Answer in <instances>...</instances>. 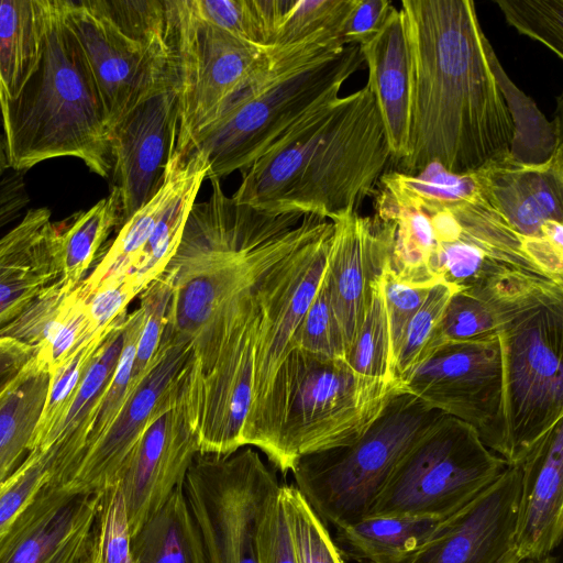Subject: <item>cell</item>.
<instances>
[{
	"label": "cell",
	"mask_w": 563,
	"mask_h": 563,
	"mask_svg": "<svg viewBox=\"0 0 563 563\" xmlns=\"http://www.w3.org/2000/svg\"><path fill=\"white\" fill-rule=\"evenodd\" d=\"M30 202L21 173L7 174L0 183V235L15 224Z\"/></svg>",
	"instance_id": "816d5d0a"
},
{
	"label": "cell",
	"mask_w": 563,
	"mask_h": 563,
	"mask_svg": "<svg viewBox=\"0 0 563 563\" xmlns=\"http://www.w3.org/2000/svg\"><path fill=\"white\" fill-rule=\"evenodd\" d=\"M47 0H0V103L16 98L38 66Z\"/></svg>",
	"instance_id": "cb8c5ba5"
},
{
	"label": "cell",
	"mask_w": 563,
	"mask_h": 563,
	"mask_svg": "<svg viewBox=\"0 0 563 563\" xmlns=\"http://www.w3.org/2000/svg\"><path fill=\"white\" fill-rule=\"evenodd\" d=\"M9 169L8 157L5 153L4 142L0 137V183L7 175V170Z\"/></svg>",
	"instance_id": "11a10c76"
},
{
	"label": "cell",
	"mask_w": 563,
	"mask_h": 563,
	"mask_svg": "<svg viewBox=\"0 0 563 563\" xmlns=\"http://www.w3.org/2000/svg\"><path fill=\"white\" fill-rule=\"evenodd\" d=\"M520 294L501 292L489 286L456 290L440 323L441 341H466L498 334L512 313Z\"/></svg>",
	"instance_id": "1f68e13d"
},
{
	"label": "cell",
	"mask_w": 563,
	"mask_h": 563,
	"mask_svg": "<svg viewBox=\"0 0 563 563\" xmlns=\"http://www.w3.org/2000/svg\"><path fill=\"white\" fill-rule=\"evenodd\" d=\"M100 494L48 482L0 539V563H87Z\"/></svg>",
	"instance_id": "e0dca14e"
},
{
	"label": "cell",
	"mask_w": 563,
	"mask_h": 563,
	"mask_svg": "<svg viewBox=\"0 0 563 563\" xmlns=\"http://www.w3.org/2000/svg\"><path fill=\"white\" fill-rule=\"evenodd\" d=\"M139 295L130 279H125L101 285L84 296L91 328L99 330L117 322L128 313L129 303Z\"/></svg>",
	"instance_id": "c3c4849f"
},
{
	"label": "cell",
	"mask_w": 563,
	"mask_h": 563,
	"mask_svg": "<svg viewBox=\"0 0 563 563\" xmlns=\"http://www.w3.org/2000/svg\"><path fill=\"white\" fill-rule=\"evenodd\" d=\"M508 465L472 427L445 416L399 462L367 516L444 519L472 501Z\"/></svg>",
	"instance_id": "30bf717a"
},
{
	"label": "cell",
	"mask_w": 563,
	"mask_h": 563,
	"mask_svg": "<svg viewBox=\"0 0 563 563\" xmlns=\"http://www.w3.org/2000/svg\"><path fill=\"white\" fill-rule=\"evenodd\" d=\"M48 383L47 368L33 356L0 393V484L30 452Z\"/></svg>",
	"instance_id": "d4e9b609"
},
{
	"label": "cell",
	"mask_w": 563,
	"mask_h": 563,
	"mask_svg": "<svg viewBox=\"0 0 563 563\" xmlns=\"http://www.w3.org/2000/svg\"><path fill=\"white\" fill-rule=\"evenodd\" d=\"M177 133L178 107L173 88L141 102L112 128L110 176L120 195L121 224L163 186Z\"/></svg>",
	"instance_id": "ac0fdd59"
},
{
	"label": "cell",
	"mask_w": 563,
	"mask_h": 563,
	"mask_svg": "<svg viewBox=\"0 0 563 563\" xmlns=\"http://www.w3.org/2000/svg\"><path fill=\"white\" fill-rule=\"evenodd\" d=\"M380 284L389 323L393 367L401 343L405 329L435 284H410L399 279L390 269L385 268Z\"/></svg>",
	"instance_id": "bcb514c9"
},
{
	"label": "cell",
	"mask_w": 563,
	"mask_h": 563,
	"mask_svg": "<svg viewBox=\"0 0 563 563\" xmlns=\"http://www.w3.org/2000/svg\"><path fill=\"white\" fill-rule=\"evenodd\" d=\"M183 485L132 536L134 563H207Z\"/></svg>",
	"instance_id": "484cf974"
},
{
	"label": "cell",
	"mask_w": 563,
	"mask_h": 563,
	"mask_svg": "<svg viewBox=\"0 0 563 563\" xmlns=\"http://www.w3.org/2000/svg\"><path fill=\"white\" fill-rule=\"evenodd\" d=\"M394 7L389 0H356L342 31L343 45H362L384 26Z\"/></svg>",
	"instance_id": "681fc988"
},
{
	"label": "cell",
	"mask_w": 563,
	"mask_h": 563,
	"mask_svg": "<svg viewBox=\"0 0 563 563\" xmlns=\"http://www.w3.org/2000/svg\"><path fill=\"white\" fill-rule=\"evenodd\" d=\"M520 563H559V559L554 555H550L541 560H523Z\"/></svg>",
	"instance_id": "9f6ffc18"
},
{
	"label": "cell",
	"mask_w": 563,
	"mask_h": 563,
	"mask_svg": "<svg viewBox=\"0 0 563 563\" xmlns=\"http://www.w3.org/2000/svg\"><path fill=\"white\" fill-rule=\"evenodd\" d=\"M521 479L515 542L518 556L552 555L563 534V420L548 430L517 463Z\"/></svg>",
	"instance_id": "ffe728a7"
},
{
	"label": "cell",
	"mask_w": 563,
	"mask_h": 563,
	"mask_svg": "<svg viewBox=\"0 0 563 563\" xmlns=\"http://www.w3.org/2000/svg\"><path fill=\"white\" fill-rule=\"evenodd\" d=\"M59 230L47 223L0 268V329L11 322L36 295L60 276Z\"/></svg>",
	"instance_id": "83f0119b"
},
{
	"label": "cell",
	"mask_w": 563,
	"mask_h": 563,
	"mask_svg": "<svg viewBox=\"0 0 563 563\" xmlns=\"http://www.w3.org/2000/svg\"><path fill=\"white\" fill-rule=\"evenodd\" d=\"M362 62L358 45L341 42L274 47L268 62L194 139L186 156L203 155L207 179L246 169L311 110L338 97Z\"/></svg>",
	"instance_id": "5b68a950"
},
{
	"label": "cell",
	"mask_w": 563,
	"mask_h": 563,
	"mask_svg": "<svg viewBox=\"0 0 563 563\" xmlns=\"http://www.w3.org/2000/svg\"><path fill=\"white\" fill-rule=\"evenodd\" d=\"M73 289L59 278L56 279L40 291L18 317L0 329V338L18 341L35 351L44 341Z\"/></svg>",
	"instance_id": "ee69618b"
},
{
	"label": "cell",
	"mask_w": 563,
	"mask_h": 563,
	"mask_svg": "<svg viewBox=\"0 0 563 563\" xmlns=\"http://www.w3.org/2000/svg\"><path fill=\"white\" fill-rule=\"evenodd\" d=\"M280 496L297 563H345L324 522L299 490L282 485Z\"/></svg>",
	"instance_id": "8d00e7d4"
},
{
	"label": "cell",
	"mask_w": 563,
	"mask_h": 563,
	"mask_svg": "<svg viewBox=\"0 0 563 563\" xmlns=\"http://www.w3.org/2000/svg\"><path fill=\"white\" fill-rule=\"evenodd\" d=\"M455 286L438 280L429 290L422 305L407 324L399 345L393 379L399 386L442 341L440 323Z\"/></svg>",
	"instance_id": "e575fe53"
},
{
	"label": "cell",
	"mask_w": 563,
	"mask_h": 563,
	"mask_svg": "<svg viewBox=\"0 0 563 563\" xmlns=\"http://www.w3.org/2000/svg\"><path fill=\"white\" fill-rule=\"evenodd\" d=\"M206 21L261 47H272L276 0H190Z\"/></svg>",
	"instance_id": "d590c367"
},
{
	"label": "cell",
	"mask_w": 563,
	"mask_h": 563,
	"mask_svg": "<svg viewBox=\"0 0 563 563\" xmlns=\"http://www.w3.org/2000/svg\"><path fill=\"white\" fill-rule=\"evenodd\" d=\"M368 67L367 86L375 99L390 155L404 161L409 154L410 57L400 10L393 9L382 30L360 45Z\"/></svg>",
	"instance_id": "7402d4cb"
},
{
	"label": "cell",
	"mask_w": 563,
	"mask_h": 563,
	"mask_svg": "<svg viewBox=\"0 0 563 563\" xmlns=\"http://www.w3.org/2000/svg\"><path fill=\"white\" fill-rule=\"evenodd\" d=\"M166 35L177 96L175 151L186 156L229 98L269 59L274 47L244 42L201 18L190 0H165Z\"/></svg>",
	"instance_id": "8fae6325"
},
{
	"label": "cell",
	"mask_w": 563,
	"mask_h": 563,
	"mask_svg": "<svg viewBox=\"0 0 563 563\" xmlns=\"http://www.w3.org/2000/svg\"><path fill=\"white\" fill-rule=\"evenodd\" d=\"M489 58L514 126L510 158L526 165L545 163L563 146L561 114L549 121L534 101L511 81L494 48Z\"/></svg>",
	"instance_id": "f1b7e54d"
},
{
	"label": "cell",
	"mask_w": 563,
	"mask_h": 563,
	"mask_svg": "<svg viewBox=\"0 0 563 563\" xmlns=\"http://www.w3.org/2000/svg\"><path fill=\"white\" fill-rule=\"evenodd\" d=\"M521 473L510 464L479 495L442 519L407 563H520L515 530Z\"/></svg>",
	"instance_id": "2e32d148"
},
{
	"label": "cell",
	"mask_w": 563,
	"mask_h": 563,
	"mask_svg": "<svg viewBox=\"0 0 563 563\" xmlns=\"http://www.w3.org/2000/svg\"><path fill=\"white\" fill-rule=\"evenodd\" d=\"M399 387L472 427L483 443L503 457L504 383L498 334L442 342Z\"/></svg>",
	"instance_id": "4fadbf2b"
},
{
	"label": "cell",
	"mask_w": 563,
	"mask_h": 563,
	"mask_svg": "<svg viewBox=\"0 0 563 563\" xmlns=\"http://www.w3.org/2000/svg\"><path fill=\"white\" fill-rule=\"evenodd\" d=\"M195 202L163 275L170 286L166 323L190 344L218 313L327 220L271 214L235 202L220 179Z\"/></svg>",
	"instance_id": "3957f363"
},
{
	"label": "cell",
	"mask_w": 563,
	"mask_h": 563,
	"mask_svg": "<svg viewBox=\"0 0 563 563\" xmlns=\"http://www.w3.org/2000/svg\"><path fill=\"white\" fill-rule=\"evenodd\" d=\"M188 374L177 397L146 428L121 472L119 483L131 536L184 484L200 452L188 399Z\"/></svg>",
	"instance_id": "9a60e30c"
},
{
	"label": "cell",
	"mask_w": 563,
	"mask_h": 563,
	"mask_svg": "<svg viewBox=\"0 0 563 563\" xmlns=\"http://www.w3.org/2000/svg\"><path fill=\"white\" fill-rule=\"evenodd\" d=\"M120 225V195L111 187L107 197L88 210L77 213L66 230L58 232L60 282L70 288L77 287L86 278L111 232Z\"/></svg>",
	"instance_id": "f546056e"
},
{
	"label": "cell",
	"mask_w": 563,
	"mask_h": 563,
	"mask_svg": "<svg viewBox=\"0 0 563 563\" xmlns=\"http://www.w3.org/2000/svg\"><path fill=\"white\" fill-rule=\"evenodd\" d=\"M292 347L327 358L345 360L346 346L331 306L324 274L291 336Z\"/></svg>",
	"instance_id": "60d3db41"
},
{
	"label": "cell",
	"mask_w": 563,
	"mask_h": 563,
	"mask_svg": "<svg viewBox=\"0 0 563 563\" xmlns=\"http://www.w3.org/2000/svg\"><path fill=\"white\" fill-rule=\"evenodd\" d=\"M324 278L346 353L364 318L373 284L390 263L389 228L356 211L333 221Z\"/></svg>",
	"instance_id": "d6986e66"
},
{
	"label": "cell",
	"mask_w": 563,
	"mask_h": 563,
	"mask_svg": "<svg viewBox=\"0 0 563 563\" xmlns=\"http://www.w3.org/2000/svg\"><path fill=\"white\" fill-rule=\"evenodd\" d=\"M503 360L504 460L517 464L563 420V285L529 292L498 331Z\"/></svg>",
	"instance_id": "9c48e42d"
},
{
	"label": "cell",
	"mask_w": 563,
	"mask_h": 563,
	"mask_svg": "<svg viewBox=\"0 0 563 563\" xmlns=\"http://www.w3.org/2000/svg\"><path fill=\"white\" fill-rule=\"evenodd\" d=\"M390 150L366 85L316 107L242 170L232 199L271 214L333 221L356 211L384 174Z\"/></svg>",
	"instance_id": "7a4b0ae2"
},
{
	"label": "cell",
	"mask_w": 563,
	"mask_h": 563,
	"mask_svg": "<svg viewBox=\"0 0 563 563\" xmlns=\"http://www.w3.org/2000/svg\"><path fill=\"white\" fill-rule=\"evenodd\" d=\"M144 308L140 305L125 318L122 352L98 407L85 452L106 433L134 391L131 389L132 368L136 342L144 323Z\"/></svg>",
	"instance_id": "f35d334b"
},
{
	"label": "cell",
	"mask_w": 563,
	"mask_h": 563,
	"mask_svg": "<svg viewBox=\"0 0 563 563\" xmlns=\"http://www.w3.org/2000/svg\"><path fill=\"white\" fill-rule=\"evenodd\" d=\"M35 351L18 341L0 338V393L34 356Z\"/></svg>",
	"instance_id": "f5cc1de1"
},
{
	"label": "cell",
	"mask_w": 563,
	"mask_h": 563,
	"mask_svg": "<svg viewBox=\"0 0 563 563\" xmlns=\"http://www.w3.org/2000/svg\"><path fill=\"white\" fill-rule=\"evenodd\" d=\"M9 168L21 173L71 156L102 178L111 175L110 129L84 53L60 0H47L37 68L15 99L0 103Z\"/></svg>",
	"instance_id": "277c9868"
},
{
	"label": "cell",
	"mask_w": 563,
	"mask_h": 563,
	"mask_svg": "<svg viewBox=\"0 0 563 563\" xmlns=\"http://www.w3.org/2000/svg\"><path fill=\"white\" fill-rule=\"evenodd\" d=\"M131 539L125 503L118 481L100 494L87 563H134Z\"/></svg>",
	"instance_id": "74e56055"
},
{
	"label": "cell",
	"mask_w": 563,
	"mask_h": 563,
	"mask_svg": "<svg viewBox=\"0 0 563 563\" xmlns=\"http://www.w3.org/2000/svg\"><path fill=\"white\" fill-rule=\"evenodd\" d=\"M541 234L555 249L563 251V222L545 221L541 227Z\"/></svg>",
	"instance_id": "db71d44e"
},
{
	"label": "cell",
	"mask_w": 563,
	"mask_h": 563,
	"mask_svg": "<svg viewBox=\"0 0 563 563\" xmlns=\"http://www.w3.org/2000/svg\"><path fill=\"white\" fill-rule=\"evenodd\" d=\"M51 221L52 211L46 207L26 210L15 224L0 235V268Z\"/></svg>",
	"instance_id": "f907efd6"
},
{
	"label": "cell",
	"mask_w": 563,
	"mask_h": 563,
	"mask_svg": "<svg viewBox=\"0 0 563 563\" xmlns=\"http://www.w3.org/2000/svg\"><path fill=\"white\" fill-rule=\"evenodd\" d=\"M355 2L356 0H276L272 47L310 42L342 43L341 31Z\"/></svg>",
	"instance_id": "d6a6232c"
},
{
	"label": "cell",
	"mask_w": 563,
	"mask_h": 563,
	"mask_svg": "<svg viewBox=\"0 0 563 563\" xmlns=\"http://www.w3.org/2000/svg\"><path fill=\"white\" fill-rule=\"evenodd\" d=\"M398 385L355 373L345 360L290 349L273 380L250 446L283 473L302 455L357 440Z\"/></svg>",
	"instance_id": "8992f818"
},
{
	"label": "cell",
	"mask_w": 563,
	"mask_h": 563,
	"mask_svg": "<svg viewBox=\"0 0 563 563\" xmlns=\"http://www.w3.org/2000/svg\"><path fill=\"white\" fill-rule=\"evenodd\" d=\"M345 362L360 375L395 383L389 323L380 278L373 284L364 318L347 350Z\"/></svg>",
	"instance_id": "836d02e7"
},
{
	"label": "cell",
	"mask_w": 563,
	"mask_h": 563,
	"mask_svg": "<svg viewBox=\"0 0 563 563\" xmlns=\"http://www.w3.org/2000/svg\"><path fill=\"white\" fill-rule=\"evenodd\" d=\"M410 57L409 154L404 173L438 163L472 173L509 155L512 122L472 0H402Z\"/></svg>",
	"instance_id": "6da1fadb"
},
{
	"label": "cell",
	"mask_w": 563,
	"mask_h": 563,
	"mask_svg": "<svg viewBox=\"0 0 563 563\" xmlns=\"http://www.w3.org/2000/svg\"><path fill=\"white\" fill-rule=\"evenodd\" d=\"M495 3L520 34L563 58V0H495Z\"/></svg>",
	"instance_id": "b9f144b4"
},
{
	"label": "cell",
	"mask_w": 563,
	"mask_h": 563,
	"mask_svg": "<svg viewBox=\"0 0 563 563\" xmlns=\"http://www.w3.org/2000/svg\"><path fill=\"white\" fill-rule=\"evenodd\" d=\"M110 129L133 108L167 89L174 71L165 0H60Z\"/></svg>",
	"instance_id": "52a82bcc"
},
{
	"label": "cell",
	"mask_w": 563,
	"mask_h": 563,
	"mask_svg": "<svg viewBox=\"0 0 563 563\" xmlns=\"http://www.w3.org/2000/svg\"><path fill=\"white\" fill-rule=\"evenodd\" d=\"M258 563H297L280 490L261 526Z\"/></svg>",
	"instance_id": "7dc6e473"
},
{
	"label": "cell",
	"mask_w": 563,
	"mask_h": 563,
	"mask_svg": "<svg viewBox=\"0 0 563 563\" xmlns=\"http://www.w3.org/2000/svg\"><path fill=\"white\" fill-rule=\"evenodd\" d=\"M124 321L112 330L99 347L53 439L49 449H53L55 456L54 481L58 483H69L85 453L98 407L122 352Z\"/></svg>",
	"instance_id": "603a6c76"
},
{
	"label": "cell",
	"mask_w": 563,
	"mask_h": 563,
	"mask_svg": "<svg viewBox=\"0 0 563 563\" xmlns=\"http://www.w3.org/2000/svg\"><path fill=\"white\" fill-rule=\"evenodd\" d=\"M170 298V286L162 274L140 294L144 308V323L140 332L132 368L131 389L134 390L148 372L159 347L166 312Z\"/></svg>",
	"instance_id": "f6af8a7d"
},
{
	"label": "cell",
	"mask_w": 563,
	"mask_h": 563,
	"mask_svg": "<svg viewBox=\"0 0 563 563\" xmlns=\"http://www.w3.org/2000/svg\"><path fill=\"white\" fill-rule=\"evenodd\" d=\"M183 487L207 563H258L261 526L282 487L260 453L199 452Z\"/></svg>",
	"instance_id": "7c38bea8"
},
{
	"label": "cell",
	"mask_w": 563,
	"mask_h": 563,
	"mask_svg": "<svg viewBox=\"0 0 563 563\" xmlns=\"http://www.w3.org/2000/svg\"><path fill=\"white\" fill-rule=\"evenodd\" d=\"M79 285L68 295L57 319L34 357L48 373L62 363L88 335L93 333Z\"/></svg>",
	"instance_id": "7bdbcfd3"
},
{
	"label": "cell",
	"mask_w": 563,
	"mask_h": 563,
	"mask_svg": "<svg viewBox=\"0 0 563 563\" xmlns=\"http://www.w3.org/2000/svg\"><path fill=\"white\" fill-rule=\"evenodd\" d=\"M445 416L398 386L357 440L300 456L290 470L295 487L324 525L362 519L399 462Z\"/></svg>",
	"instance_id": "ba28073f"
},
{
	"label": "cell",
	"mask_w": 563,
	"mask_h": 563,
	"mask_svg": "<svg viewBox=\"0 0 563 563\" xmlns=\"http://www.w3.org/2000/svg\"><path fill=\"white\" fill-rule=\"evenodd\" d=\"M54 467L52 449H34L0 484V539L40 489L54 481Z\"/></svg>",
	"instance_id": "ab89813d"
},
{
	"label": "cell",
	"mask_w": 563,
	"mask_h": 563,
	"mask_svg": "<svg viewBox=\"0 0 563 563\" xmlns=\"http://www.w3.org/2000/svg\"><path fill=\"white\" fill-rule=\"evenodd\" d=\"M88 335L62 363L49 372V383L31 450H48L78 393L99 347L112 330L126 318Z\"/></svg>",
	"instance_id": "4dcf8cb0"
},
{
	"label": "cell",
	"mask_w": 563,
	"mask_h": 563,
	"mask_svg": "<svg viewBox=\"0 0 563 563\" xmlns=\"http://www.w3.org/2000/svg\"><path fill=\"white\" fill-rule=\"evenodd\" d=\"M192 361L190 342L165 324L154 361L106 433L82 455L68 484L84 494L101 493L121 472L152 420L179 394Z\"/></svg>",
	"instance_id": "5bb4252c"
},
{
	"label": "cell",
	"mask_w": 563,
	"mask_h": 563,
	"mask_svg": "<svg viewBox=\"0 0 563 563\" xmlns=\"http://www.w3.org/2000/svg\"><path fill=\"white\" fill-rule=\"evenodd\" d=\"M472 174L485 199L519 234L542 238L545 221L563 222V146L542 164L517 163L508 155Z\"/></svg>",
	"instance_id": "44dd1931"
},
{
	"label": "cell",
	"mask_w": 563,
	"mask_h": 563,
	"mask_svg": "<svg viewBox=\"0 0 563 563\" xmlns=\"http://www.w3.org/2000/svg\"><path fill=\"white\" fill-rule=\"evenodd\" d=\"M442 519L367 516L336 529L355 559L369 563H407L430 539Z\"/></svg>",
	"instance_id": "4316f807"
}]
</instances>
